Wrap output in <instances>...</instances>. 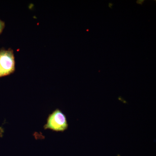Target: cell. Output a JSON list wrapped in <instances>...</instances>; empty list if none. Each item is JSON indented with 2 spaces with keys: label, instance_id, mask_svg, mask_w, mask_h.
Masks as SVG:
<instances>
[{
  "label": "cell",
  "instance_id": "6da1fadb",
  "mask_svg": "<svg viewBox=\"0 0 156 156\" xmlns=\"http://www.w3.org/2000/svg\"><path fill=\"white\" fill-rule=\"evenodd\" d=\"M44 128L45 130L50 129L56 132H64L68 128L66 116L59 109H56L49 115Z\"/></svg>",
  "mask_w": 156,
  "mask_h": 156
},
{
  "label": "cell",
  "instance_id": "7a4b0ae2",
  "mask_svg": "<svg viewBox=\"0 0 156 156\" xmlns=\"http://www.w3.org/2000/svg\"><path fill=\"white\" fill-rule=\"evenodd\" d=\"M15 59L13 50H0V77L9 75L15 71Z\"/></svg>",
  "mask_w": 156,
  "mask_h": 156
},
{
  "label": "cell",
  "instance_id": "3957f363",
  "mask_svg": "<svg viewBox=\"0 0 156 156\" xmlns=\"http://www.w3.org/2000/svg\"><path fill=\"white\" fill-rule=\"evenodd\" d=\"M5 27V23L0 20V34L2 33Z\"/></svg>",
  "mask_w": 156,
  "mask_h": 156
},
{
  "label": "cell",
  "instance_id": "277c9868",
  "mask_svg": "<svg viewBox=\"0 0 156 156\" xmlns=\"http://www.w3.org/2000/svg\"><path fill=\"white\" fill-rule=\"evenodd\" d=\"M144 1V0H138V1H136V3L137 4H139V5H142Z\"/></svg>",
  "mask_w": 156,
  "mask_h": 156
},
{
  "label": "cell",
  "instance_id": "5b68a950",
  "mask_svg": "<svg viewBox=\"0 0 156 156\" xmlns=\"http://www.w3.org/2000/svg\"><path fill=\"white\" fill-rule=\"evenodd\" d=\"M113 6V4L112 3H109L108 4V7L109 8H110V9H112V7Z\"/></svg>",
  "mask_w": 156,
  "mask_h": 156
}]
</instances>
